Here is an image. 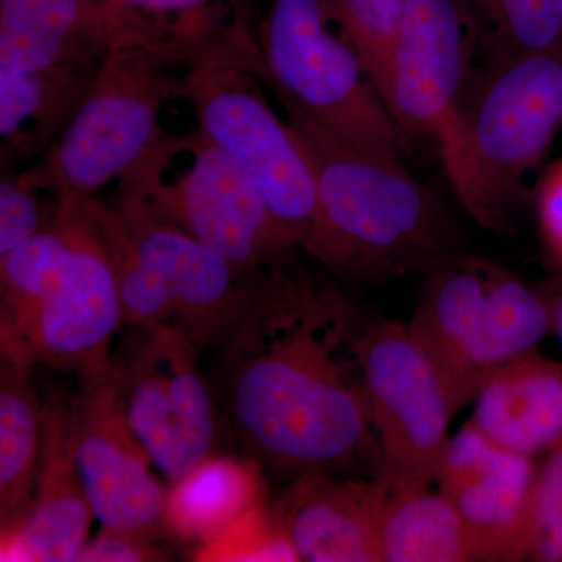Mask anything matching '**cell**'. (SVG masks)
<instances>
[{
    "instance_id": "6da1fadb",
    "label": "cell",
    "mask_w": 562,
    "mask_h": 562,
    "mask_svg": "<svg viewBox=\"0 0 562 562\" xmlns=\"http://www.w3.org/2000/svg\"><path fill=\"white\" fill-rule=\"evenodd\" d=\"M291 257L258 279L222 342V369L233 428L251 460L297 479L379 457V441L358 355L366 321Z\"/></svg>"
},
{
    "instance_id": "7a4b0ae2",
    "label": "cell",
    "mask_w": 562,
    "mask_h": 562,
    "mask_svg": "<svg viewBox=\"0 0 562 562\" xmlns=\"http://www.w3.org/2000/svg\"><path fill=\"white\" fill-rule=\"evenodd\" d=\"M273 92L316 180L322 232L313 258L341 276L380 280L428 276L460 257L452 220L405 162L347 143Z\"/></svg>"
},
{
    "instance_id": "3957f363",
    "label": "cell",
    "mask_w": 562,
    "mask_h": 562,
    "mask_svg": "<svg viewBox=\"0 0 562 562\" xmlns=\"http://www.w3.org/2000/svg\"><path fill=\"white\" fill-rule=\"evenodd\" d=\"M265 72L247 27L214 29L191 52L181 98L191 103L198 131L247 172L291 243L313 255L322 232L316 180L290 125L266 99Z\"/></svg>"
},
{
    "instance_id": "277c9868",
    "label": "cell",
    "mask_w": 562,
    "mask_h": 562,
    "mask_svg": "<svg viewBox=\"0 0 562 562\" xmlns=\"http://www.w3.org/2000/svg\"><path fill=\"white\" fill-rule=\"evenodd\" d=\"M203 36L181 33L106 55L80 109L40 165L60 206L94 198L160 139L162 106L183 95L184 66Z\"/></svg>"
},
{
    "instance_id": "5b68a950",
    "label": "cell",
    "mask_w": 562,
    "mask_h": 562,
    "mask_svg": "<svg viewBox=\"0 0 562 562\" xmlns=\"http://www.w3.org/2000/svg\"><path fill=\"white\" fill-rule=\"evenodd\" d=\"M116 203L190 233L250 279L297 249L238 161L199 131L162 133L120 179Z\"/></svg>"
},
{
    "instance_id": "8992f818",
    "label": "cell",
    "mask_w": 562,
    "mask_h": 562,
    "mask_svg": "<svg viewBox=\"0 0 562 562\" xmlns=\"http://www.w3.org/2000/svg\"><path fill=\"white\" fill-rule=\"evenodd\" d=\"M409 335L449 392L454 414L475 402L492 373L538 350L552 331L536 284L479 258H454L428 273Z\"/></svg>"
},
{
    "instance_id": "52a82bcc",
    "label": "cell",
    "mask_w": 562,
    "mask_h": 562,
    "mask_svg": "<svg viewBox=\"0 0 562 562\" xmlns=\"http://www.w3.org/2000/svg\"><path fill=\"white\" fill-rule=\"evenodd\" d=\"M265 81L322 127L380 157L403 162L412 139L333 20L327 0H271L258 32Z\"/></svg>"
},
{
    "instance_id": "ba28073f",
    "label": "cell",
    "mask_w": 562,
    "mask_h": 562,
    "mask_svg": "<svg viewBox=\"0 0 562 562\" xmlns=\"http://www.w3.org/2000/svg\"><path fill=\"white\" fill-rule=\"evenodd\" d=\"M562 127V54L502 55L472 83L465 136L475 180L472 220L508 235L536 171Z\"/></svg>"
},
{
    "instance_id": "9c48e42d",
    "label": "cell",
    "mask_w": 562,
    "mask_h": 562,
    "mask_svg": "<svg viewBox=\"0 0 562 562\" xmlns=\"http://www.w3.org/2000/svg\"><path fill=\"white\" fill-rule=\"evenodd\" d=\"M476 22L465 0H409L392 50L386 105L409 139L430 140L454 194L473 217L476 190L465 106Z\"/></svg>"
},
{
    "instance_id": "30bf717a",
    "label": "cell",
    "mask_w": 562,
    "mask_h": 562,
    "mask_svg": "<svg viewBox=\"0 0 562 562\" xmlns=\"http://www.w3.org/2000/svg\"><path fill=\"white\" fill-rule=\"evenodd\" d=\"M358 355L379 475L391 490L431 487L454 416L441 376L401 322H366Z\"/></svg>"
},
{
    "instance_id": "8fae6325",
    "label": "cell",
    "mask_w": 562,
    "mask_h": 562,
    "mask_svg": "<svg viewBox=\"0 0 562 562\" xmlns=\"http://www.w3.org/2000/svg\"><path fill=\"white\" fill-rule=\"evenodd\" d=\"M198 344L177 324L136 328L113 362L128 425L154 465L173 483L213 449V402L198 366Z\"/></svg>"
},
{
    "instance_id": "7c38bea8",
    "label": "cell",
    "mask_w": 562,
    "mask_h": 562,
    "mask_svg": "<svg viewBox=\"0 0 562 562\" xmlns=\"http://www.w3.org/2000/svg\"><path fill=\"white\" fill-rule=\"evenodd\" d=\"M70 416L81 483L103 530L158 541L168 491L151 475L154 462L128 425L114 366L81 379Z\"/></svg>"
},
{
    "instance_id": "4fadbf2b",
    "label": "cell",
    "mask_w": 562,
    "mask_h": 562,
    "mask_svg": "<svg viewBox=\"0 0 562 562\" xmlns=\"http://www.w3.org/2000/svg\"><path fill=\"white\" fill-rule=\"evenodd\" d=\"M60 209L69 210L76 221L72 255L20 342L2 350V357L77 372L81 380L113 368L110 344L124 317L109 258L83 206Z\"/></svg>"
},
{
    "instance_id": "5bb4252c",
    "label": "cell",
    "mask_w": 562,
    "mask_h": 562,
    "mask_svg": "<svg viewBox=\"0 0 562 562\" xmlns=\"http://www.w3.org/2000/svg\"><path fill=\"white\" fill-rule=\"evenodd\" d=\"M176 27L99 0H0V69H98L111 50Z\"/></svg>"
},
{
    "instance_id": "9a60e30c",
    "label": "cell",
    "mask_w": 562,
    "mask_h": 562,
    "mask_svg": "<svg viewBox=\"0 0 562 562\" xmlns=\"http://www.w3.org/2000/svg\"><path fill=\"white\" fill-rule=\"evenodd\" d=\"M140 257L158 277L180 325L203 350L221 344L249 305L258 279L176 225L114 203Z\"/></svg>"
},
{
    "instance_id": "2e32d148",
    "label": "cell",
    "mask_w": 562,
    "mask_h": 562,
    "mask_svg": "<svg viewBox=\"0 0 562 562\" xmlns=\"http://www.w3.org/2000/svg\"><path fill=\"white\" fill-rule=\"evenodd\" d=\"M538 471L535 458L495 446L471 420L447 442L435 483L460 512L479 561H519Z\"/></svg>"
},
{
    "instance_id": "e0dca14e",
    "label": "cell",
    "mask_w": 562,
    "mask_h": 562,
    "mask_svg": "<svg viewBox=\"0 0 562 562\" xmlns=\"http://www.w3.org/2000/svg\"><path fill=\"white\" fill-rule=\"evenodd\" d=\"M94 517L74 447L70 402L52 395L43 405V436L27 509L0 527L2 562H72L88 542Z\"/></svg>"
},
{
    "instance_id": "ac0fdd59",
    "label": "cell",
    "mask_w": 562,
    "mask_h": 562,
    "mask_svg": "<svg viewBox=\"0 0 562 562\" xmlns=\"http://www.w3.org/2000/svg\"><path fill=\"white\" fill-rule=\"evenodd\" d=\"M390 486L339 480L331 472L297 476L273 503L292 542L308 562H382L380 524Z\"/></svg>"
},
{
    "instance_id": "d6986e66",
    "label": "cell",
    "mask_w": 562,
    "mask_h": 562,
    "mask_svg": "<svg viewBox=\"0 0 562 562\" xmlns=\"http://www.w3.org/2000/svg\"><path fill=\"white\" fill-rule=\"evenodd\" d=\"M472 425L509 452L535 458L562 441V366L532 350L492 373Z\"/></svg>"
},
{
    "instance_id": "ffe728a7",
    "label": "cell",
    "mask_w": 562,
    "mask_h": 562,
    "mask_svg": "<svg viewBox=\"0 0 562 562\" xmlns=\"http://www.w3.org/2000/svg\"><path fill=\"white\" fill-rule=\"evenodd\" d=\"M98 69H0L3 166L31 160L50 149L80 109Z\"/></svg>"
},
{
    "instance_id": "44dd1931",
    "label": "cell",
    "mask_w": 562,
    "mask_h": 562,
    "mask_svg": "<svg viewBox=\"0 0 562 562\" xmlns=\"http://www.w3.org/2000/svg\"><path fill=\"white\" fill-rule=\"evenodd\" d=\"M262 501L260 462L210 453L168 491L166 531L198 547Z\"/></svg>"
},
{
    "instance_id": "7402d4cb",
    "label": "cell",
    "mask_w": 562,
    "mask_h": 562,
    "mask_svg": "<svg viewBox=\"0 0 562 562\" xmlns=\"http://www.w3.org/2000/svg\"><path fill=\"white\" fill-rule=\"evenodd\" d=\"M382 562L479 561L460 512L430 487H395L380 524Z\"/></svg>"
},
{
    "instance_id": "603a6c76",
    "label": "cell",
    "mask_w": 562,
    "mask_h": 562,
    "mask_svg": "<svg viewBox=\"0 0 562 562\" xmlns=\"http://www.w3.org/2000/svg\"><path fill=\"white\" fill-rule=\"evenodd\" d=\"M32 364L2 357L0 369V527L27 509L38 472L43 405Z\"/></svg>"
},
{
    "instance_id": "cb8c5ba5",
    "label": "cell",
    "mask_w": 562,
    "mask_h": 562,
    "mask_svg": "<svg viewBox=\"0 0 562 562\" xmlns=\"http://www.w3.org/2000/svg\"><path fill=\"white\" fill-rule=\"evenodd\" d=\"M76 221L69 210L16 249L0 257V349H13L41 301L60 280L76 246Z\"/></svg>"
},
{
    "instance_id": "d4e9b609",
    "label": "cell",
    "mask_w": 562,
    "mask_h": 562,
    "mask_svg": "<svg viewBox=\"0 0 562 562\" xmlns=\"http://www.w3.org/2000/svg\"><path fill=\"white\" fill-rule=\"evenodd\" d=\"M113 271L122 317L135 328L177 324L176 310L158 277L140 257L116 206L95 198L80 202Z\"/></svg>"
},
{
    "instance_id": "484cf974",
    "label": "cell",
    "mask_w": 562,
    "mask_h": 562,
    "mask_svg": "<svg viewBox=\"0 0 562 562\" xmlns=\"http://www.w3.org/2000/svg\"><path fill=\"white\" fill-rule=\"evenodd\" d=\"M409 0H327L333 20L360 55L386 102L392 50Z\"/></svg>"
},
{
    "instance_id": "4316f807",
    "label": "cell",
    "mask_w": 562,
    "mask_h": 562,
    "mask_svg": "<svg viewBox=\"0 0 562 562\" xmlns=\"http://www.w3.org/2000/svg\"><path fill=\"white\" fill-rule=\"evenodd\" d=\"M192 560L201 562H299L301 554L276 505L262 501L251 506L210 541L195 547Z\"/></svg>"
},
{
    "instance_id": "83f0119b",
    "label": "cell",
    "mask_w": 562,
    "mask_h": 562,
    "mask_svg": "<svg viewBox=\"0 0 562 562\" xmlns=\"http://www.w3.org/2000/svg\"><path fill=\"white\" fill-rule=\"evenodd\" d=\"M491 25L503 55L562 54V0H465Z\"/></svg>"
},
{
    "instance_id": "f1b7e54d",
    "label": "cell",
    "mask_w": 562,
    "mask_h": 562,
    "mask_svg": "<svg viewBox=\"0 0 562 562\" xmlns=\"http://www.w3.org/2000/svg\"><path fill=\"white\" fill-rule=\"evenodd\" d=\"M519 561L562 562V441L550 450L532 484Z\"/></svg>"
},
{
    "instance_id": "f546056e",
    "label": "cell",
    "mask_w": 562,
    "mask_h": 562,
    "mask_svg": "<svg viewBox=\"0 0 562 562\" xmlns=\"http://www.w3.org/2000/svg\"><path fill=\"white\" fill-rule=\"evenodd\" d=\"M54 191L36 168L0 181V257L49 227L60 205L44 206L41 192Z\"/></svg>"
},
{
    "instance_id": "4dcf8cb0",
    "label": "cell",
    "mask_w": 562,
    "mask_h": 562,
    "mask_svg": "<svg viewBox=\"0 0 562 562\" xmlns=\"http://www.w3.org/2000/svg\"><path fill=\"white\" fill-rule=\"evenodd\" d=\"M168 560L154 539L139 538L127 532L99 531L92 541L85 543L77 557L81 562H149Z\"/></svg>"
},
{
    "instance_id": "1f68e13d",
    "label": "cell",
    "mask_w": 562,
    "mask_h": 562,
    "mask_svg": "<svg viewBox=\"0 0 562 562\" xmlns=\"http://www.w3.org/2000/svg\"><path fill=\"white\" fill-rule=\"evenodd\" d=\"M538 220L547 254L562 271V158L547 169L539 183Z\"/></svg>"
},
{
    "instance_id": "d6a6232c",
    "label": "cell",
    "mask_w": 562,
    "mask_h": 562,
    "mask_svg": "<svg viewBox=\"0 0 562 562\" xmlns=\"http://www.w3.org/2000/svg\"><path fill=\"white\" fill-rule=\"evenodd\" d=\"M125 9L136 11L149 20L166 22V16H180L181 21L210 16V0H117ZM177 25V24H176Z\"/></svg>"
},
{
    "instance_id": "836d02e7",
    "label": "cell",
    "mask_w": 562,
    "mask_h": 562,
    "mask_svg": "<svg viewBox=\"0 0 562 562\" xmlns=\"http://www.w3.org/2000/svg\"><path fill=\"white\" fill-rule=\"evenodd\" d=\"M536 286L541 291L547 308H549L552 331L557 333L562 344V273L561 276L552 277V279L543 280L541 283L536 284Z\"/></svg>"
},
{
    "instance_id": "e575fe53",
    "label": "cell",
    "mask_w": 562,
    "mask_h": 562,
    "mask_svg": "<svg viewBox=\"0 0 562 562\" xmlns=\"http://www.w3.org/2000/svg\"><path fill=\"white\" fill-rule=\"evenodd\" d=\"M99 2H105V3H111V5H116V7H124V5H121L120 2H117V0H99ZM125 9V7H124ZM131 10V9H128Z\"/></svg>"
}]
</instances>
